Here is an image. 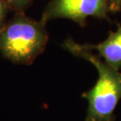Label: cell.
Here are the masks:
<instances>
[{
  "label": "cell",
  "instance_id": "obj_3",
  "mask_svg": "<svg viewBox=\"0 0 121 121\" xmlns=\"http://www.w3.org/2000/svg\"><path fill=\"white\" fill-rule=\"evenodd\" d=\"M110 12V0H50L41 19L47 23L55 19H69L85 26L89 17L106 18Z\"/></svg>",
  "mask_w": 121,
  "mask_h": 121
},
{
  "label": "cell",
  "instance_id": "obj_1",
  "mask_svg": "<svg viewBox=\"0 0 121 121\" xmlns=\"http://www.w3.org/2000/svg\"><path fill=\"white\" fill-rule=\"evenodd\" d=\"M62 46L76 57L91 62L98 71L96 83L82 94L88 102L86 121H115L114 112L121 99V72L94 54L84 44L68 39Z\"/></svg>",
  "mask_w": 121,
  "mask_h": 121
},
{
  "label": "cell",
  "instance_id": "obj_6",
  "mask_svg": "<svg viewBox=\"0 0 121 121\" xmlns=\"http://www.w3.org/2000/svg\"><path fill=\"white\" fill-rule=\"evenodd\" d=\"M10 11L9 6L3 0H0V28L6 23V18L9 12Z\"/></svg>",
  "mask_w": 121,
  "mask_h": 121
},
{
  "label": "cell",
  "instance_id": "obj_4",
  "mask_svg": "<svg viewBox=\"0 0 121 121\" xmlns=\"http://www.w3.org/2000/svg\"><path fill=\"white\" fill-rule=\"evenodd\" d=\"M91 50H97L99 57L113 69L119 70L121 68V26L109 34L105 41L98 44H84Z\"/></svg>",
  "mask_w": 121,
  "mask_h": 121
},
{
  "label": "cell",
  "instance_id": "obj_2",
  "mask_svg": "<svg viewBox=\"0 0 121 121\" xmlns=\"http://www.w3.org/2000/svg\"><path fill=\"white\" fill-rule=\"evenodd\" d=\"M47 23L16 13L0 28V52L12 62L31 65L47 47Z\"/></svg>",
  "mask_w": 121,
  "mask_h": 121
},
{
  "label": "cell",
  "instance_id": "obj_5",
  "mask_svg": "<svg viewBox=\"0 0 121 121\" xmlns=\"http://www.w3.org/2000/svg\"><path fill=\"white\" fill-rule=\"evenodd\" d=\"M8 5L10 10L15 13H25L34 0H3Z\"/></svg>",
  "mask_w": 121,
  "mask_h": 121
},
{
  "label": "cell",
  "instance_id": "obj_7",
  "mask_svg": "<svg viewBox=\"0 0 121 121\" xmlns=\"http://www.w3.org/2000/svg\"><path fill=\"white\" fill-rule=\"evenodd\" d=\"M121 9V0H110V12H117Z\"/></svg>",
  "mask_w": 121,
  "mask_h": 121
}]
</instances>
